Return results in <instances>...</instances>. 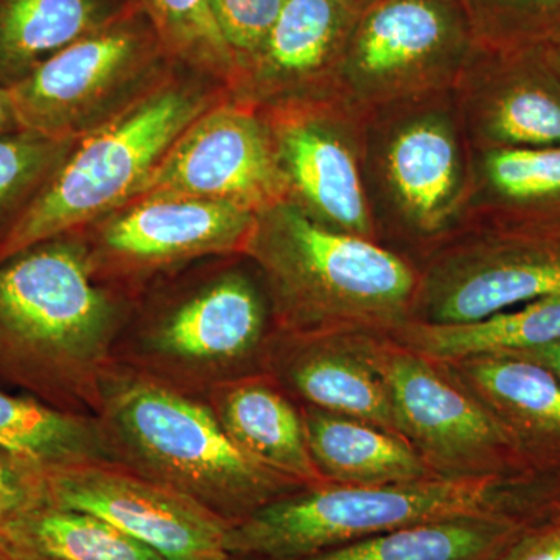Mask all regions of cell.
I'll list each match as a JSON object with an SVG mask.
<instances>
[{
	"instance_id": "6da1fadb",
	"label": "cell",
	"mask_w": 560,
	"mask_h": 560,
	"mask_svg": "<svg viewBox=\"0 0 560 560\" xmlns=\"http://www.w3.org/2000/svg\"><path fill=\"white\" fill-rule=\"evenodd\" d=\"M92 272L90 253L66 237L0 264V381L60 410L97 407L119 311Z\"/></svg>"
},
{
	"instance_id": "7a4b0ae2",
	"label": "cell",
	"mask_w": 560,
	"mask_h": 560,
	"mask_svg": "<svg viewBox=\"0 0 560 560\" xmlns=\"http://www.w3.org/2000/svg\"><path fill=\"white\" fill-rule=\"evenodd\" d=\"M245 256L259 268L278 334H389L415 318L418 264L291 202L257 213Z\"/></svg>"
},
{
	"instance_id": "3957f363",
	"label": "cell",
	"mask_w": 560,
	"mask_h": 560,
	"mask_svg": "<svg viewBox=\"0 0 560 560\" xmlns=\"http://www.w3.org/2000/svg\"><path fill=\"white\" fill-rule=\"evenodd\" d=\"M97 408L117 463L197 500L230 523L301 489L248 458L208 401L149 372L109 368Z\"/></svg>"
},
{
	"instance_id": "277c9868",
	"label": "cell",
	"mask_w": 560,
	"mask_h": 560,
	"mask_svg": "<svg viewBox=\"0 0 560 560\" xmlns=\"http://www.w3.org/2000/svg\"><path fill=\"white\" fill-rule=\"evenodd\" d=\"M364 190L375 237L420 264L469 223L471 147L453 92L364 114Z\"/></svg>"
},
{
	"instance_id": "5b68a950",
	"label": "cell",
	"mask_w": 560,
	"mask_h": 560,
	"mask_svg": "<svg viewBox=\"0 0 560 560\" xmlns=\"http://www.w3.org/2000/svg\"><path fill=\"white\" fill-rule=\"evenodd\" d=\"M217 101L189 84L162 81L81 135L3 235L0 264L130 205L176 139Z\"/></svg>"
},
{
	"instance_id": "8992f818",
	"label": "cell",
	"mask_w": 560,
	"mask_h": 560,
	"mask_svg": "<svg viewBox=\"0 0 560 560\" xmlns=\"http://www.w3.org/2000/svg\"><path fill=\"white\" fill-rule=\"evenodd\" d=\"M512 512L501 477L300 489L232 523V560H289L420 523Z\"/></svg>"
},
{
	"instance_id": "52a82bcc",
	"label": "cell",
	"mask_w": 560,
	"mask_h": 560,
	"mask_svg": "<svg viewBox=\"0 0 560 560\" xmlns=\"http://www.w3.org/2000/svg\"><path fill=\"white\" fill-rule=\"evenodd\" d=\"M415 318L463 324L560 296V221H470L420 261Z\"/></svg>"
},
{
	"instance_id": "ba28073f",
	"label": "cell",
	"mask_w": 560,
	"mask_h": 560,
	"mask_svg": "<svg viewBox=\"0 0 560 560\" xmlns=\"http://www.w3.org/2000/svg\"><path fill=\"white\" fill-rule=\"evenodd\" d=\"M475 44L463 0H378L350 33L341 94L370 110L451 91Z\"/></svg>"
},
{
	"instance_id": "9c48e42d",
	"label": "cell",
	"mask_w": 560,
	"mask_h": 560,
	"mask_svg": "<svg viewBox=\"0 0 560 560\" xmlns=\"http://www.w3.org/2000/svg\"><path fill=\"white\" fill-rule=\"evenodd\" d=\"M162 54L138 5L40 62L9 86L21 131L80 138Z\"/></svg>"
},
{
	"instance_id": "30bf717a",
	"label": "cell",
	"mask_w": 560,
	"mask_h": 560,
	"mask_svg": "<svg viewBox=\"0 0 560 560\" xmlns=\"http://www.w3.org/2000/svg\"><path fill=\"white\" fill-rule=\"evenodd\" d=\"M372 363L388 386L400 434L440 477H500L510 434L438 361L364 331Z\"/></svg>"
},
{
	"instance_id": "8fae6325",
	"label": "cell",
	"mask_w": 560,
	"mask_h": 560,
	"mask_svg": "<svg viewBox=\"0 0 560 560\" xmlns=\"http://www.w3.org/2000/svg\"><path fill=\"white\" fill-rule=\"evenodd\" d=\"M287 202L329 230L377 242L364 190L366 110L345 95L260 108Z\"/></svg>"
},
{
	"instance_id": "7c38bea8",
	"label": "cell",
	"mask_w": 560,
	"mask_h": 560,
	"mask_svg": "<svg viewBox=\"0 0 560 560\" xmlns=\"http://www.w3.org/2000/svg\"><path fill=\"white\" fill-rule=\"evenodd\" d=\"M271 305L267 290L243 271L220 276L165 313L140 341L153 377L219 383L250 374L267 359ZM151 375V374H150Z\"/></svg>"
},
{
	"instance_id": "4fadbf2b",
	"label": "cell",
	"mask_w": 560,
	"mask_h": 560,
	"mask_svg": "<svg viewBox=\"0 0 560 560\" xmlns=\"http://www.w3.org/2000/svg\"><path fill=\"white\" fill-rule=\"evenodd\" d=\"M158 194L224 202L256 215L287 201L260 108L231 94L209 106L176 139L139 197Z\"/></svg>"
},
{
	"instance_id": "5bb4252c",
	"label": "cell",
	"mask_w": 560,
	"mask_h": 560,
	"mask_svg": "<svg viewBox=\"0 0 560 560\" xmlns=\"http://www.w3.org/2000/svg\"><path fill=\"white\" fill-rule=\"evenodd\" d=\"M50 504L90 512L165 560H232V523L178 490L114 460L49 470Z\"/></svg>"
},
{
	"instance_id": "9a60e30c",
	"label": "cell",
	"mask_w": 560,
	"mask_h": 560,
	"mask_svg": "<svg viewBox=\"0 0 560 560\" xmlns=\"http://www.w3.org/2000/svg\"><path fill=\"white\" fill-rule=\"evenodd\" d=\"M452 92L471 150L560 145V79L540 46L475 44Z\"/></svg>"
},
{
	"instance_id": "2e32d148",
	"label": "cell",
	"mask_w": 560,
	"mask_h": 560,
	"mask_svg": "<svg viewBox=\"0 0 560 560\" xmlns=\"http://www.w3.org/2000/svg\"><path fill=\"white\" fill-rule=\"evenodd\" d=\"M256 213L184 195L136 198L98 232V260L124 272L160 270L205 256L245 254Z\"/></svg>"
},
{
	"instance_id": "e0dca14e",
	"label": "cell",
	"mask_w": 560,
	"mask_h": 560,
	"mask_svg": "<svg viewBox=\"0 0 560 560\" xmlns=\"http://www.w3.org/2000/svg\"><path fill=\"white\" fill-rule=\"evenodd\" d=\"M357 16L340 0H285L230 94L257 108L340 95L342 58Z\"/></svg>"
},
{
	"instance_id": "ac0fdd59",
	"label": "cell",
	"mask_w": 560,
	"mask_h": 560,
	"mask_svg": "<svg viewBox=\"0 0 560 560\" xmlns=\"http://www.w3.org/2000/svg\"><path fill=\"white\" fill-rule=\"evenodd\" d=\"M265 360L272 377L308 407L360 419L401 436L388 386L364 346V331L278 334Z\"/></svg>"
},
{
	"instance_id": "d6986e66",
	"label": "cell",
	"mask_w": 560,
	"mask_h": 560,
	"mask_svg": "<svg viewBox=\"0 0 560 560\" xmlns=\"http://www.w3.org/2000/svg\"><path fill=\"white\" fill-rule=\"evenodd\" d=\"M279 386L268 375H242L209 388L208 405L254 463L301 489L327 485L312 458L302 412Z\"/></svg>"
},
{
	"instance_id": "ffe728a7",
	"label": "cell",
	"mask_w": 560,
	"mask_h": 560,
	"mask_svg": "<svg viewBox=\"0 0 560 560\" xmlns=\"http://www.w3.org/2000/svg\"><path fill=\"white\" fill-rule=\"evenodd\" d=\"M301 412L312 458L329 482L385 486L440 477L399 434L308 405Z\"/></svg>"
},
{
	"instance_id": "44dd1931",
	"label": "cell",
	"mask_w": 560,
	"mask_h": 560,
	"mask_svg": "<svg viewBox=\"0 0 560 560\" xmlns=\"http://www.w3.org/2000/svg\"><path fill=\"white\" fill-rule=\"evenodd\" d=\"M534 525L514 512L420 523L289 560H499Z\"/></svg>"
},
{
	"instance_id": "7402d4cb",
	"label": "cell",
	"mask_w": 560,
	"mask_h": 560,
	"mask_svg": "<svg viewBox=\"0 0 560 560\" xmlns=\"http://www.w3.org/2000/svg\"><path fill=\"white\" fill-rule=\"evenodd\" d=\"M514 442L518 431L560 438V381L536 361L489 353L438 361Z\"/></svg>"
},
{
	"instance_id": "603a6c76",
	"label": "cell",
	"mask_w": 560,
	"mask_h": 560,
	"mask_svg": "<svg viewBox=\"0 0 560 560\" xmlns=\"http://www.w3.org/2000/svg\"><path fill=\"white\" fill-rule=\"evenodd\" d=\"M470 221H560V145L471 150Z\"/></svg>"
},
{
	"instance_id": "cb8c5ba5",
	"label": "cell",
	"mask_w": 560,
	"mask_h": 560,
	"mask_svg": "<svg viewBox=\"0 0 560 560\" xmlns=\"http://www.w3.org/2000/svg\"><path fill=\"white\" fill-rule=\"evenodd\" d=\"M405 348L433 361L515 353L560 341V296L544 298L463 324L411 319L389 331Z\"/></svg>"
},
{
	"instance_id": "d4e9b609",
	"label": "cell",
	"mask_w": 560,
	"mask_h": 560,
	"mask_svg": "<svg viewBox=\"0 0 560 560\" xmlns=\"http://www.w3.org/2000/svg\"><path fill=\"white\" fill-rule=\"evenodd\" d=\"M119 13L108 0H0V86L18 83Z\"/></svg>"
},
{
	"instance_id": "484cf974",
	"label": "cell",
	"mask_w": 560,
	"mask_h": 560,
	"mask_svg": "<svg viewBox=\"0 0 560 560\" xmlns=\"http://www.w3.org/2000/svg\"><path fill=\"white\" fill-rule=\"evenodd\" d=\"M0 560L165 559L97 515L46 504L11 526Z\"/></svg>"
},
{
	"instance_id": "4316f807",
	"label": "cell",
	"mask_w": 560,
	"mask_h": 560,
	"mask_svg": "<svg viewBox=\"0 0 560 560\" xmlns=\"http://www.w3.org/2000/svg\"><path fill=\"white\" fill-rule=\"evenodd\" d=\"M0 447L35 460L46 469L114 460L98 420L50 407L35 397L0 389Z\"/></svg>"
},
{
	"instance_id": "83f0119b",
	"label": "cell",
	"mask_w": 560,
	"mask_h": 560,
	"mask_svg": "<svg viewBox=\"0 0 560 560\" xmlns=\"http://www.w3.org/2000/svg\"><path fill=\"white\" fill-rule=\"evenodd\" d=\"M150 22L162 54L234 88L241 68L221 35L209 0H136Z\"/></svg>"
},
{
	"instance_id": "f1b7e54d",
	"label": "cell",
	"mask_w": 560,
	"mask_h": 560,
	"mask_svg": "<svg viewBox=\"0 0 560 560\" xmlns=\"http://www.w3.org/2000/svg\"><path fill=\"white\" fill-rule=\"evenodd\" d=\"M77 139L47 138L31 131L0 135V241L68 156Z\"/></svg>"
},
{
	"instance_id": "f546056e",
	"label": "cell",
	"mask_w": 560,
	"mask_h": 560,
	"mask_svg": "<svg viewBox=\"0 0 560 560\" xmlns=\"http://www.w3.org/2000/svg\"><path fill=\"white\" fill-rule=\"evenodd\" d=\"M475 40L492 49L540 46L560 32V0H463Z\"/></svg>"
},
{
	"instance_id": "4dcf8cb0",
	"label": "cell",
	"mask_w": 560,
	"mask_h": 560,
	"mask_svg": "<svg viewBox=\"0 0 560 560\" xmlns=\"http://www.w3.org/2000/svg\"><path fill=\"white\" fill-rule=\"evenodd\" d=\"M221 35L243 68L260 50L285 0H209Z\"/></svg>"
},
{
	"instance_id": "1f68e13d",
	"label": "cell",
	"mask_w": 560,
	"mask_h": 560,
	"mask_svg": "<svg viewBox=\"0 0 560 560\" xmlns=\"http://www.w3.org/2000/svg\"><path fill=\"white\" fill-rule=\"evenodd\" d=\"M46 504H50L49 469L0 447V547L14 523Z\"/></svg>"
},
{
	"instance_id": "d6a6232c",
	"label": "cell",
	"mask_w": 560,
	"mask_h": 560,
	"mask_svg": "<svg viewBox=\"0 0 560 560\" xmlns=\"http://www.w3.org/2000/svg\"><path fill=\"white\" fill-rule=\"evenodd\" d=\"M499 560H560V518L530 528Z\"/></svg>"
},
{
	"instance_id": "836d02e7",
	"label": "cell",
	"mask_w": 560,
	"mask_h": 560,
	"mask_svg": "<svg viewBox=\"0 0 560 560\" xmlns=\"http://www.w3.org/2000/svg\"><path fill=\"white\" fill-rule=\"evenodd\" d=\"M511 355L536 361V363L541 364V366L548 368L560 381V341L541 346V348L522 350V352L511 353Z\"/></svg>"
},
{
	"instance_id": "e575fe53",
	"label": "cell",
	"mask_w": 560,
	"mask_h": 560,
	"mask_svg": "<svg viewBox=\"0 0 560 560\" xmlns=\"http://www.w3.org/2000/svg\"><path fill=\"white\" fill-rule=\"evenodd\" d=\"M21 131L9 88L0 86V135Z\"/></svg>"
},
{
	"instance_id": "d590c367",
	"label": "cell",
	"mask_w": 560,
	"mask_h": 560,
	"mask_svg": "<svg viewBox=\"0 0 560 560\" xmlns=\"http://www.w3.org/2000/svg\"><path fill=\"white\" fill-rule=\"evenodd\" d=\"M541 54H544L545 61L555 70L556 75L560 79V32L551 36L550 39L540 44Z\"/></svg>"
},
{
	"instance_id": "8d00e7d4",
	"label": "cell",
	"mask_w": 560,
	"mask_h": 560,
	"mask_svg": "<svg viewBox=\"0 0 560 560\" xmlns=\"http://www.w3.org/2000/svg\"><path fill=\"white\" fill-rule=\"evenodd\" d=\"M340 2L342 5L348 7L352 13L361 14L374 5V3H377L378 0H340Z\"/></svg>"
}]
</instances>
